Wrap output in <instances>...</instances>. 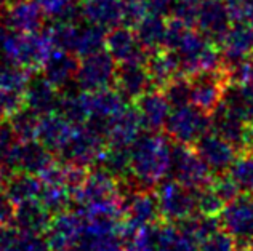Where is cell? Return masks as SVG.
I'll return each instance as SVG.
<instances>
[{"label":"cell","mask_w":253,"mask_h":251,"mask_svg":"<svg viewBox=\"0 0 253 251\" xmlns=\"http://www.w3.org/2000/svg\"><path fill=\"white\" fill-rule=\"evenodd\" d=\"M173 143L161 131H146L130 147L128 176L139 189H156L171 168Z\"/></svg>","instance_id":"1"},{"label":"cell","mask_w":253,"mask_h":251,"mask_svg":"<svg viewBox=\"0 0 253 251\" xmlns=\"http://www.w3.org/2000/svg\"><path fill=\"white\" fill-rule=\"evenodd\" d=\"M53 48L55 47L46 31L16 32L3 26L0 28V56L5 63L32 72L42 68Z\"/></svg>","instance_id":"2"},{"label":"cell","mask_w":253,"mask_h":251,"mask_svg":"<svg viewBox=\"0 0 253 251\" xmlns=\"http://www.w3.org/2000/svg\"><path fill=\"white\" fill-rule=\"evenodd\" d=\"M161 221L170 224H179L189 217L199 215L197 210V189L183 186L176 179L165 178L154 189Z\"/></svg>","instance_id":"3"},{"label":"cell","mask_w":253,"mask_h":251,"mask_svg":"<svg viewBox=\"0 0 253 251\" xmlns=\"http://www.w3.org/2000/svg\"><path fill=\"white\" fill-rule=\"evenodd\" d=\"M211 128V114L199 109L194 104H184L171 108L165 122V135L171 143L194 146L197 140Z\"/></svg>","instance_id":"4"},{"label":"cell","mask_w":253,"mask_h":251,"mask_svg":"<svg viewBox=\"0 0 253 251\" xmlns=\"http://www.w3.org/2000/svg\"><path fill=\"white\" fill-rule=\"evenodd\" d=\"M106 147H108L106 138L84 123L76 125L68 144L59 152V155H61L64 163L88 168L91 165L99 163Z\"/></svg>","instance_id":"5"},{"label":"cell","mask_w":253,"mask_h":251,"mask_svg":"<svg viewBox=\"0 0 253 251\" xmlns=\"http://www.w3.org/2000/svg\"><path fill=\"white\" fill-rule=\"evenodd\" d=\"M161 221V211L154 189L136 187L124 195V222L122 240L130 237L135 230L148 226H156Z\"/></svg>","instance_id":"6"},{"label":"cell","mask_w":253,"mask_h":251,"mask_svg":"<svg viewBox=\"0 0 253 251\" xmlns=\"http://www.w3.org/2000/svg\"><path fill=\"white\" fill-rule=\"evenodd\" d=\"M218 222L234 240L236 250L253 243V194L242 192L224 203Z\"/></svg>","instance_id":"7"},{"label":"cell","mask_w":253,"mask_h":251,"mask_svg":"<svg viewBox=\"0 0 253 251\" xmlns=\"http://www.w3.org/2000/svg\"><path fill=\"white\" fill-rule=\"evenodd\" d=\"M229 83L231 78L226 66L201 71L194 75H189L191 104L211 114L223 101Z\"/></svg>","instance_id":"8"},{"label":"cell","mask_w":253,"mask_h":251,"mask_svg":"<svg viewBox=\"0 0 253 251\" xmlns=\"http://www.w3.org/2000/svg\"><path fill=\"white\" fill-rule=\"evenodd\" d=\"M171 178L191 189H202L213 179V173L197 154L194 146L173 143Z\"/></svg>","instance_id":"9"},{"label":"cell","mask_w":253,"mask_h":251,"mask_svg":"<svg viewBox=\"0 0 253 251\" xmlns=\"http://www.w3.org/2000/svg\"><path fill=\"white\" fill-rule=\"evenodd\" d=\"M116 72V59L108 50L103 48L81 58L74 82L84 91H98L114 85Z\"/></svg>","instance_id":"10"},{"label":"cell","mask_w":253,"mask_h":251,"mask_svg":"<svg viewBox=\"0 0 253 251\" xmlns=\"http://www.w3.org/2000/svg\"><path fill=\"white\" fill-rule=\"evenodd\" d=\"M117 199H124L121 179L112 176L103 167L86 171L82 181L72 189V202H76L77 207Z\"/></svg>","instance_id":"11"},{"label":"cell","mask_w":253,"mask_h":251,"mask_svg":"<svg viewBox=\"0 0 253 251\" xmlns=\"http://www.w3.org/2000/svg\"><path fill=\"white\" fill-rule=\"evenodd\" d=\"M126 108V100L119 93L117 88H103L90 91V117L85 122L98 133L106 138L112 120Z\"/></svg>","instance_id":"12"},{"label":"cell","mask_w":253,"mask_h":251,"mask_svg":"<svg viewBox=\"0 0 253 251\" xmlns=\"http://www.w3.org/2000/svg\"><path fill=\"white\" fill-rule=\"evenodd\" d=\"M55 162L53 152L42 146L37 140H18L11 154L6 160V168L10 171H23L39 176Z\"/></svg>","instance_id":"13"},{"label":"cell","mask_w":253,"mask_h":251,"mask_svg":"<svg viewBox=\"0 0 253 251\" xmlns=\"http://www.w3.org/2000/svg\"><path fill=\"white\" fill-rule=\"evenodd\" d=\"M194 147L213 175L228 173L231 165L239 157L236 147L213 130H209L204 136L199 138Z\"/></svg>","instance_id":"14"},{"label":"cell","mask_w":253,"mask_h":251,"mask_svg":"<svg viewBox=\"0 0 253 251\" xmlns=\"http://www.w3.org/2000/svg\"><path fill=\"white\" fill-rule=\"evenodd\" d=\"M84 219L79 211L64 210L61 213L53 215L50 226L46 229V242L50 250L55 251H74L82 235Z\"/></svg>","instance_id":"15"},{"label":"cell","mask_w":253,"mask_h":251,"mask_svg":"<svg viewBox=\"0 0 253 251\" xmlns=\"http://www.w3.org/2000/svg\"><path fill=\"white\" fill-rule=\"evenodd\" d=\"M0 23L16 32H36L42 31L45 13L37 0H11L0 13Z\"/></svg>","instance_id":"16"},{"label":"cell","mask_w":253,"mask_h":251,"mask_svg":"<svg viewBox=\"0 0 253 251\" xmlns=\"http://www.w3.org/2000/svg\"><path fill=\"white\" fill-rule=\"evenodd\" d=\"M106 50H108L117 64L125 63H146L149 53L139 43L131 26L121 24L109 29L106 34Z\"/></svg>","instance_id":"17"},{"label":"cell","mask_w":253,"mask_h":251,"mask_svg":"<svg viewBox=\"0 0 253 251\" xmlns=\"http://www.w3.org/2000/svg\"><path fill=\"white\" fill-rule=\"evenodd\" d=\"M226 66H234L253 56V23H231L218 43Z\"/></svg>","instance_id":"18"},{"label":"cell","mask_w":253,"mask_h":251,"mask_svg":"<svg viewBox=\"0 0 253 251\" xmlns=\"http://www.w3.org/2000/svg\"><path fill=\"white\" fill-rule=\"evenodd\" d=\"M231 16L224 0H201L194 28L216 45L231 26Z\"/></svg>","instance_id":"19"},{"label":"cell","mask_w":253,"mask_h":251,"mask_svg":"<svg viewBox=\"0 0 253 251\" xmlns=\"http://www.w3.org/2000/svg\"><path fill=\"white\" fill-rule=\"evenodd\" d=\"M74 127L76 125L71 123L61 112H48L39 117L36 140L53 154H59L68 144Z\"/></svg>","instance_id":"20"},{"label":"cell","mask_w":253,"mask_h":251,"mask_svg":"<svg viewBox=\"0 0 253 251\" xmlns=\"http://www.w3.org/2000/svg\"><path fill=\"white\" fill-rule=\"evenodd\" d=\"M135 108L141 118L143 128L146 131H161L165 127V122L170 115L171 106L162 90L151 88L143 96L135 101Z\"/></svg>","instance_id":"21"},{"label":"cell","mask_w":253,"mask_h":251,"mask_svg":"<svg viewBox=\"0 0 253 251\" xmlns=\"http://www.w3.org/2000/svg\"><path fill=\"white\" fill-rule=\"evenodd\" d=\"M114 87L125 100L136 101L139 96H143L146 91L152 88L146 63L117 64Z\"/></svg>","instance_id":"22"},{"label":"cell","mask_w":253,"mask_h":251,"mask_svg":"<svg viewBox=\"0 0 253 251\" xmlns=\"http://www.w3.org/2000/svg\"><path fill=\"white\" fill-rule=\"evenodd\" d=\"M81 58L71 51L53 48L42 64V75L56 88H64L76 80Z\"/></svg>","instance_id":"23"},{"label":"cell","mask_w":253,"mask_h":251,"mask_svg":"<svg viewBox=\"0 0 253 251\" xmlns=\"http://www.w3.org/2000/svg\"><path fill=\"white\" fill-rule=\"evenodd\" d=\"M141 130L143 123L136 108H128L126 106L109 125V130L106 133V141H108V146L111 147L130 149L131 144L141 135Z\"/></svg>","instance_id":"24"},{"label":"cell","mask_w":253,"mask_h":251,"mask_svg":"<svg viewBox=\"0 0 253 251\" xmlns=\"http://www.w3.org/2000/svg\"><path fill=\"white\" fill-rule=\"evenodd\" d=\"M82 18L86 23L109 31L125 24V2L124 0H85L82 5Z\"/></svg>","instance_id":"25"},{"label":"cell","mask_w":253,"mask_h":251,"mask_svg":"<svg viewBox=\"0 0 253 251\" xmlns=\"http://www.w3.org/2000/svg\"><path fill=\"white\" fill-rule=\"evenodd\" d=\"M56 90L58 88L55 85H51L43 75L37 78L31 77L24 91V106L39 115L55 112L58 110L59 101H61V96L58 95Z\"/></svg>","instance_id":"26"},{"label":"cell","mask_w":253,"mask_h":251,"mask_svg":"<svg viewBox=\"0 0 253 251\" xmlns=\"http://www.w3.org/2000/svg\"><path fill=\"white\" fill-rule=\"evenodd\" d=\"M51 217L53 215L39 200H28L15 205L11 222H15V227L23 232L45 234Z\"/></svg>","instance_id":"27"},{"label":"cell","mask_w":253,"mask_h":251,"mask_svg":"<svg viewBox=\"0 0 253 251\" xmlns=\"http://www.w3.org/2000/svg\"><path fill=\"white\" fill-rule=\"evenodd\" d=\"M133 31L148 53L164 50L165 32H167V18L148 13L133 26Z\"/></svg>","instance_id":"28"},{"label":"cell","mask_w":253,"mask_h":251,"mask_svg":"<svg viewBox=\"0 0 253 251\" xmlns=\"http://www.w3.org/2000/svg\"><path fill=\"white\" fill-rule=\"evenodd\" d=\"M146 69H148V74L151 77L152 88L159 90H162L173 77L179 75L178 61L170 50L149 53L148 59H146Z\"/></svg>","instance_id":"29"},{"label":"cell","mask_w":253,"mask_h":251,"mask_svg":"<svg viewBox=\"0 0 253 251\" xmlns=\"http://www.w3.org/2000/svg\"><path fill=\"white\" fill-rule=\"evenodd\" d=\"M43 182L39 176L31 173H23L19 171L18 175L13 173L8 179H6L3 190L8 200L11 202L13 208L18 203L28 202V200H39Z\"/></svg>","instance_id":"30"},{"label":"cell","mask_w":253,"mask_h":251,"mask_svg":"<svg viewBox=\"0 0 253 251\" xmlns=\"http://www.w3.org/2000/svg\"><path fill=\"white\" fill-rule=\"evenodd\" d=\"M106 34H108L106 29L99 28L96 24H91L86 21L85 24L79 23L74 55L82 58V56L91 55V53L106 48Z\"/></svg>","instance_id":"31"},{"label":"cell","mask_w":253,"mask_h":251,"mask_svg":"<svg viewBox=\"0 0 253 251\" xmlns=\"http://www.w3.org/2000/svg\"><path fill=\"white\" fill-rule=\"evenodd\" d=\"M5 251H50V245L42 234L23 232V230L8 229L3 230Z\"/></svg>","instance_id":"32"},{"label":"cell","mask_w":253,"mask_h":251,"mask_svg":"<svg viewBox=\"0 0 253 251\" xmlns=\"http://www.w3.org/2000/svg\"><path fill=\"white\" fill-rule=\"evenodd\" d=\"M58 112L74 125H84L90 117V91L61 96Z\"/></svg>","instance_id":"33"},{"label":"cell","mask_w":253,"mask_h":251,"mask_svg":"<svg viewBox=\"0 0 253 251\" xmlns=\"http://www.w3.org/2000/svg\"><path fill=\"white\" fill-rule=\"evenodd\" d=\"M228 173L242 192L253 194V152L239 155Z\"/></svg>","instance_id":"34"},{"label":"cell","mask_w":253,"mask_h":251,"mask_svg":"<svg viewBox=\"0 0 253 251\" xmlns=\"http://www.w3.org/2000/svg\"><path fill=\"white\" fill-rule=\"evenodd\" d=\"M39 117L41 115L36 114L29 108H26V106L10 117V125L13 131H15V135L18 136V140H36Z\"/></svg>","instance_id":"35"},{"label":"cell","mask_w":253,"mask_h":251,"mask_svg":"<svg viewBox=\"0 0 253 251\" xmlns=\"http://www.w3.org/2000/svg\"><path fill=\"white\" fill-rule=\"evenodd\" d=\"M162 93L167 98L171 108L184 106L191 103V87H189V77L176 75L162 88Z\"/></svg>","instance_id":"36"},{"label":"cell","mask_w":253,"mask_h":251,"mask_svg":"<svg viewBox=\"0 0 253 251\" xmlns=\"http://www.w3.org/2000/svg\"><path fill=\"white\" fill-rule=\"evenodd\" d=\"M156 226L141 227L126 237L124 240L126 248L124 251H156Z\"/></svg>","instance_id":"37"},{"label":"cell","mask_w":253,"mask_h":251,"mask_svg":"<svg viewBox=\"0 0 253 251\" xmlns=\"http://www.w3.org/2000/svg\"><path fill=\"white\" fill-rule=\"evenodd\" d=\"M232 23H253V0H224Z\"/></svg>","instance_id":"38"},{"label":"cell","mask_w":253,"mask_h":251,"mask_svg":"<svg viewBox=\"0 0 253 251\" xmlns=\"http://www.w3.org/2000/svg\"><path fill=\"white\" fill-rule=\"evenodd\" d=\"M16 143H18V136L13 131L10 122L0 123V167L6 168V160H8Z\"/></svg>","instance_id":"39"},{"label":"cell","mask_w":253,"mask_h":251,"mask_svg":"<svg viewBox=\"0 0 253 251\" xmlns=\"http://www.w3.org/2000/svg\"><path fill=\"white\" fill-rule=\"evenodd\" d=\"M249 122L253 127V103H249Z\"/></svg>","instance_id":"40"},{"label":"cell","mask_w":253,"mask_h":251,"mask_svg":"<svg viewBox=\"0 0 253 251\" xmlns=\"http://www.w3.org/2000/svg\"><path fill=\"white\" fill-rule=\"evenodd\" d=\"M103 251H124V250L121 248V245H116V247H111V248H106V250H103Z\"/></svg>","instance_id":"41"},{"label":"cell","mask_w":253,"mask_h":251,"mask_svg":"<svg viewBox=\"0 0 253 251\" xmlns=\"http://www.w3.org/2000/svg\"><path fill=\"white\" fill-rule=\"evenodd\" d=\"M124 2H131V0H124Z\"/></svg>","instance_id":"42"},{"label":"cell","mask_w":253,"mask_h":251,"mask_svg":"<svg viewBox=\"0 0 253 251\" xmlns=\"http://www.w3.org/2000/svg\"><path fill=\"white\" fill-rule=\"evenodd\" d=\"M71 2H79V0H71Z\"/></svg>","instance_id":"43"},{"label":"cell","mask_w":253,"mask_h":251,"mask_svg":"<svg viewBox=\"0 0 253 251\" xmlns=\"http://www.w3.org/2000/svg\"><path fill=\"white\" fill-rule=\"evenodd\" d=\"M68 251H72V250H68Z\"/></svg>","instance_id":"44"},{"label":"cell","mask_w":253,"mask_h":251,"mask_svg":"<svg viewBox=\"0 0 253 251\" xmlns=\"http://www.w3.org/2000/svg\"><path fill=\"white\" fill-rule=\"evenodd\" d=\"M252 59H253V56H252Z\"/></svg>","instance_id":"45"},{"label":"cell","mask_w":253,"mask_h":251,"mask_svg":"<svg viewBox=\"0 0 253 251\" xmlns=\"http://www.w3.org/2000/svg\"><path fill=\"white\" fill-rule=\"evenodd\" d=\"M252 152H253V150H252Z\"/></svg>","instance_id":"46"}]
</instances>
